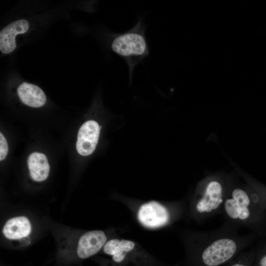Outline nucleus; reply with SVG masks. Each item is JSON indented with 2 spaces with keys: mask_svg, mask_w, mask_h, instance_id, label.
<instances>
[{
  "mask_svg": "<svg viewBox=\"0 0 266 266\" xmlns=\"http://www.w3.org/2000/svg\"><path fill=\"white\" fill-rule=\"evenodd\" d=\"M238 229L225 221L217 229L194 232L190 236L189 244L199 253L203 266H219L249 244V236L239 234Z\"/></svg>",
  "mask_w": 266,
  "mask_h": 266,
  "instance_id": "1",
  "label": "nucleus"
},
{
  "mask_svg": "<svg viewBox=\"0 0 266 266\" xmlns=\"http://www.w3.org/2000/svg\"><path fill=\"white\" fill-rule=\"evenodd\" d=\"M231 177V173L217 172L198 183L190 203V213L195 221L204 222L222 213Z\"/></svg>",
  "mask_w": 266,
  "mask_h": 266,
  "instance_id": "2",
  "label": "nucleus"
},
{
  "mask_svg": "<svg viewBox=\"0 0 266 266\" xmlns=\"http://www.w3.org/2000/svg\"><path fill=\"white\" fill-rule=\"evenodd\" d=\"M256 208V201L248 184L231 173L222 212L225 221L238 228H252L257 221Z\"/></svg>",
  "mask_w": 266,
  "mask_h": 266,
  "instance_id": "3",
  "label": "nucleus"
},
{
  "mask_svg": "<svg viewBox=\"0 0 266 266\" xmlns=\"http://www.w3.org/2000/svg\"><path fill=\"white\" fill-rule=\"evenodd\" d=\"M145 28L144 22L140 18L133 28L116 35L112 41V50L124 58L127 63L130 82L135 66L149 54L145 35Z\"/></svg>",
  "mask_w": 266,
  "mask_h": 266,
  "instance_id": "4",
  "label": "nucleus"
},
{
  "mask_svg": "<svg viewBox=\"0 0 266 266\" xmlns=\"http://www.w3.org/2000/svg\"><path fill=\"white\" fill-rule=\"evenodd\" d=\"M137 215L139 222L148 228L164 226L170 220L168 209L156 201L142 204L138 209Z\"/></svg>",
  "mask_w": 266,
  "mask_h": 266,
  "instance_id": "5",
  "label": "nucleus"
},
{
  "mask_svg": "<svg viewBox=\"0 0 266 266\" xmlns=\"http://www.w3.org/2000/svg\"><path fill=\"white\" fill-rule=\"evenodd\" d=\"M101 127L94 120L85 122L80 128L76 143L78 153L84 156L91 154L98 142Z\"/></svg>",
  "mask_w": 266,
  "mask_h": 266,
  "instance_id": "6",
  "label": "nucleus"
},
{
  "mask_svg": "<svg viewBox=\"0 0 266 266\" xmlns=\"http://www.w3.org/2000/svg\"><path fill=\"white\" fill-rule=\"evenodd\" d=\"M106 240V235L102 231L94 230L85 233L78 240L77 256L85 259L96 254L103 247Z\"/></svg>",
  "mask_w": 266,
  "mask_h": 266,
  "instance_id": "7",
  "label": "nucleus"
},
{
  "mask_svg": "<svg viewBox=\"0 0 266 266\" xmlns=\"http://www.w3.org/2000/svg\"><path fill=\"white\" fill-rule=\"evenodd\" d=\"M29 23L24 19L13 22L0 32V50L4 54L12 52L16 47L15 36L26 33L29 29Z\"/></svg>",
  "mask_w": 266,
  "mask_h": 266,
  "instance_id": "8",
  "label": "nucleus"
},
{
  "mask_svg": "<svg viewBox=\"0 0 266 266\" xmlns=\"http://www.w3.org/2000/svg\"><path fill=\"white\" fill-rule=\"evenodd\" d=\"M29 220L25 216L11 218L8 220L2 229V233L7 239H19L28 236L31 232Z\"/></svg>",
  "mask_w": 266,
  "mask_h": 266,
  "instance_id": "9",
  "label": "nucleus"
},
{
  "mask_svg": "<svg viewBox=\"0 0 266 266\" xmlns=\"http://www.w3.org/2000/svg\"><path fill=\"white\" fill-rule=\"evenodd\" d=\"M18 95L25 104L33 107H39L46 102L44 92L36 85L23 82L18 88Z\"/></svg>",
  "mask_w": 266,
  "mask_h": 266,
  "instance_id": "10",
  "label": "nucleus"
},
{
  "mask_svg": "<svg viewBox=\"0 0 266 266\" xmlns=\"http://www.w3.org/2000/svg\"><path fill=\"white\" fill-rule=\"evenodd\" d=\"M27 162L30 176L34 181L41 182L47 179L50 166L44 154L33 152L29 156Z\"/></svg>",
  "mask_w": 266,
  "mask_h": 266,
  "instance_id": "11",
  "label": "nucleus"
},
{
  "mask_svg": "<svg viewBox=\"0 0 266 266\" xmlns=\"http://www.w3.org/2000/svg\"><path fill=\"white\" fill-rule=\"evenodd\" d=\"M134 247L135 243L131 240L114 238L106 242L103 251L105 254L111 256L115 262L121 263Z\"/></svg>",
  "mask_w": 266,
  "mask_h": 266,
  "instance_id": "12",
  "label": "nucleus"
},
{
  "mask_svg": "<svg viewBox=\"0 0 266 266\" xmlns=\"http://www.w3.org/2000/svg\"><path fill=\"white\" fill-rule=\"evenodd\" d=\"M8 148L6 139L1 133H0V161L4 160L8 153Z\"/></svg>",
  "mask_w": 266,
  "mask_h": 266,
  "instance_id": "13",
  "label": "nucleus"
},
{
  "mask_svg": "<svg viewBox=\"0 0 266 266\" xmlns=\"http://www.w3.org/2000/svg\"><path fill=\"white\" fill-rule=\"evenodd\" d=\"M259 266H266V254L263 255L260 259Z\"/></svg>",
  "mask_w": 266,
  "mask_h": 266,
  "instance_id": "14",
  "label": "nucleus"
},
{
  "mask_svg": "<svg viewBox=\"0 0 266 266\" xmlns=\"http://www.w3.org/2000/svg\"><path fill=\"white\" fill-rule=\"evenodd\" d=\"M229 266H247L244 262H242L239 261L233 264H231Z\"/></svg>",
  "mask_w": 266,
  "mask_h": 266,
  "instance_id": "15",
  "label": "nucleus"
}]
</instances>
